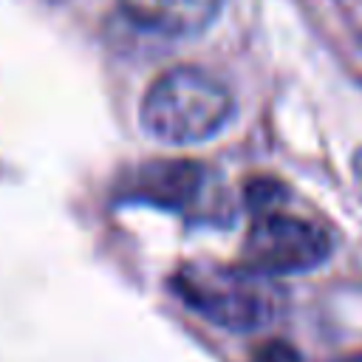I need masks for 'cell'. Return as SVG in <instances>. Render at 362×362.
Wrapping results in <instances>:
<instances>
[{
  "instance_id": "4",
  "label": "cell",
  "mask_w": 362,
  "mask_h": 362,
  "mask_svg": "<svg viewBox=\"0 0 362 362\" xmlns=\"http://www.w3.org/2000/svg\"><path fill=\"white\" fill-rule=\"evenodd\" d=\"M124 17L161 37H189L204 31L221 11V0H119Z\"/></svg>"
},
{
  "instance_id": "2",
  "label": "cell",
  "mask_w": 362,
  "mask_h": 362,
  "mask_svg": "<svg viewBox=\"0 0 362 362\" xmlns=\"http://www.w3.org/2000/svg\"><path fill=\"white\" fill-rule=\"evenodd\" d=\"M173 288L187 308L226 331H257L280 311V288L272 277L243 266L189 263L175 272Z\"/></svg>"
},
{
  "instance_id": "7",
  "label": "cell",
  "mask_w": 362,
  "mask_h": 362,
  "mask_svg": "<svg viewBox=\"0 0 362 362\" xmlns=\"http://www.w3.org/2000/svg\"><path fill=\"white\" fill-rule=\"evenodd\" d=\"M334 362H362V356H345V359H334Z\"/></svg>"
},
{
  "instance_id": "5",
  "label": "cell",
  "mask_w": 362,
  "mask_h": 362,
  "mask_svg": "<svg viewBox=\"0 0 362 362\" xmlns=\"http://www.w3.org/2000/svg\"><path fill=\"white\" fill-rule=\"evenodd\" d=\"M201 167L189 161H158L136 173L133 192L158 206H184L201 189Z\"/></svg>"
},
{
  "instance_id": "1",
  "label": "cell",
  "mask_w": 362,
  "mask_h": 362,
  "mask_svg": "<svg viewBox=\"0 0 362 362\" xmlns=\"http://www.w3.org/2000/svg\"><path fill=\"white\" fill-rule=\"evenodd\" d=\"M232 90L209 71L178 65L153 79L141 99V127L161 144H195L212 139L232 116Z\"/></svg>"
},
{
  "instance_id": "3",
  "label": "cell",
  "mask_w": 362,
  "mask_h": 362,
  "mask_svg": "<svg viewBox=\"0 0 362 362\" xmlns=\"http://www.w3.org/2000/svg\"><path fill=\"white\" fill-rule=\"evenodd\" d=\"M328 255L331 235L320 223L277 209H266L257 212L255 223L243 238L240 266L263 277L300 274L325 263Z\"/></svg>"
},
{
  "instance_id": "6",
  "label": "cell",
  "mask_w": 362,
  "mask_h": 362,
  "mask_svg": "<svg viewBox=\"0 0 362 362\" xmlns=\"http://www.w3.org/2000/svg\"><path fill=\"white\" fill-rule=\"evenodd\" d=\"M252 362H303V356L297 354V348H291L283 339H269L260 342L252 354Z\"/></svg>"
}]
</instances>
